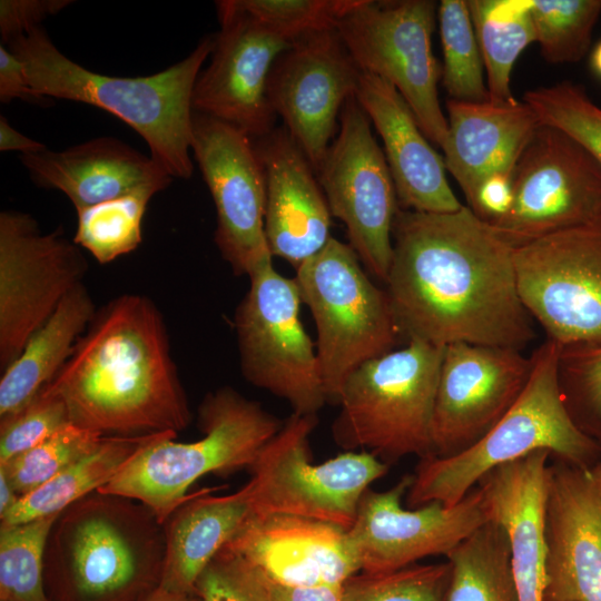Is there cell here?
<instances>
[{"instance_id": "cell-28", "label": "cell", "mask_w": 601, "mask_h": 601, "mask_svg": "<svg viewBox=\"0 0 601 601\" xmlns=\"http://www.w3.org/2000/svg\"><path fill=\"white\" fill-rule=\"evenodd\" d=\"M215 489L191 493L164 522L165 559L159 585L181 593L195 592L207 564L250 515L243 489L211 496Z\"/></svg>"}, {"instance_id": "cell-21", "label": "cell", "mask_w": 601, "mask_h": 601, "mask_svg": "<svg viewBox=\"0 0 601 601\" xmlns=\"http://www.w3.org/2000/svg\"><path fill=\"white\" fill-rule=\"evenodd\" d=\"M544 601H601V461L549 466Z\"/></svg>"}, {"instance_id": "cell-37", "label": "cell", "mask_w": 601, "mask_h": 601, "mask_svg": "<svg viewBox=\"0 0 601 601\" xmlns=\"http://www.w3.org/2000/svg\"><path fill=\"white\" fill-rule=\"evenodd\" d=\"M541 125L562 130L601 165V107L572 81L529 90L523 96Z\"/></svg>"}, {"instance_id": "cell-12", "label": "cell", "mask_w": 601, "mask_h": 601, "mask_svg": "<svg viewBox=\"0 0 601 601\" xmlns=\"http://www.w3.org/2000/svg\"><path fill=\"white\" fill-rule=\"evenodd\" d=\"M521 300L560 346L601 344V215L514 247Z\"/></svg>"}, {"instance_id": "cell-14", "label": "cell", "mask_w": 601, "mask_h": 601, "mask_svg": "<svg viewBox=\"0 0 601 601\" xmlns=\"http://www.w3.org/2000/svg\"><path fill=\"white\" fill-rule=\"evenodd\" d=\"M87 269L81 248L60 228L43 233L27 213H0L1 372L63 298L83 284Z\"/></svg>"}, {"instance_id": "cell-41", "label": "cell", "mask_w": 601, "mask_h": 601, "mask_svg": "<svg viewBox=\"0 0 601 601\" xmlns=\"http://www.w3.org/2000/svg\"><path fill=\"white\" fill-rule=\"evenodd\" d=\"M239 2L263 26L294 41L312 32L336 29L338 21L359 0H239Z\"/></svg>"}, {"instance_id": "cell-51", "label": "cell", "mask_w": 601, "mask_h": 601, "mask_svg": "<svg viewBox=\"0 0 601 601\" xmlns=\"http://www.w3.org/2000/svg\"><path fill=\"white\" fill-rule=\"evenodd\" d=\"M590 66L594 75L601 79V40L590 53Z\"/></svg>"}, {"instance_id": "cell-39", "label": "cell", "mask_w": 601, "mask_h": 601, "mask_svg": "<svg viewBox=\"0 0 601 601\" xmlns=\"http://www.w3.org/2000/svg\"><path fill=\"white\" fill-rule=\"evenodd\" d=\"M558 381L575 425L601 444V344L561 346Z\"/></svg>"}, {"instance_id": "cell-40", "label": "cell", "mask_w": 601, "mask_h": 601, "mask_svg": "<svg viewBox=\"0 0 601 601\" xmlns=\"http://www.w3.org/2000/svg\"><path fill=\"white\" fill-rule=\"evenodd\" d=\"M449 573L445 562L354 574L342 583L341 601H445Z\"/></svg>"}, {"instance_id": "cell-34", "label": "cell", "mask_w": 601, "mask_h": 601, "mask_svg": "<svg viewBox=\"0 0 601 601\" xmlns=\"http://www.w3.org/2000/svg\"><path fill=\"white\" fill-rule=\"evenodd\" d=\"M437 19L443 49L441 81L451 99L467 102L489 100L484 62L467 1L442 0Z\"/></svg>"}, {"instance_id": "cell-24", "label": "cell", "mask_w": 601, "mask_h": 601, "mask_svg": "<svg viewBox=\"0 0 601 601\" xmlns=\"http://www.w3.org/2000/svg\"><path fill=\"white\" fill-rule=\"evenodd\" d=\"M355 98L383 141L398 207L431 214L459 210L463 204L449 184L443 156L430 145L400 92L362 72Z\"/></svg>"}, {"instance_id": "cell-47", "label": "cell", "mask_w": 601, "mask_h": 601, "mask_svg": "<svg viewBox=\"0 0 601 601\" xmlns=\"http://www.w3.org/2000/svg\"><path fill=\"white\" fill-rule=\"evenodd\" d=\"M341 585H285L270 580V597L272 601H341Z\"/></svg>"}, {"instance_id": "cell-9", "label": "cell", "mask_w": 601, "mask_h": 601, "mask_svg": "<svg viewBox=\"0 0 601 601\" xmlns=\"http://www.w3.org/2000/svg\"><path fill=\"white\" fill-rule=\"evenodd\" d=\"M317 423V415L293 413L262 449L242 487L252 514L304 516L346 530L353 525L364 492L390 465L367 451L313 464L309 436Z\"/></svg>"}, {"instance_id": "cell-15", "label": "cell", "mask_w": 601, "mask_h": 601, "mask_svg": "<svg viewBox=\"0 0 601 601\" xmlns=\"http://www.w3.org/2000/svg\"><path fill=\"white\" fill-rule=\"evenodd\" d=\"M601 215V165L560 129L540 125L513 171V203L491 225L518 247Z\"/></svg>"}, {"instance_id": "cell-7", "label": "cell", "mask_w": 601, "mask_h": 601, "mask_svg": "<svg viewBox=\"0 0 601 601\" xmlns=\"http://www.w3.org/2000/svg\"><path fill=\"white\" fill-rule=\"evenodd\" d=\"M444 347L420 339L371 359L343 385L332 425L345 451L364 449L386 464L432 455L431 425Z\"/></svg>"}, {"instance_id": "cell-17", "label": "cell", "mask_w": 601, "mask_h": 601, "mask_svg": "<svg viewBox=\"0 0 601 601\" xmlns=\"http://www.w3.org/2000/svg\"><path fill=\"white\" fill-rule=\"evenodd\" d=\"M412 482L413 474H407L384 492H364L347 530L363 572H390L425 556H446L491 520L477 485L453 506L434 501L406 510L401 502Z\"/></svg>"}, {"instance_id": "cell-32", "label": "cell", "mask_w": 601, "mask_h": 601, "mask_svg": "<svg viewBox=\"0 0 601 601\" xmlns=\"http://www.w3.org/2000/svg\"><path fill=\"white\" fill-rule=\"evenodd\" d=\"M532 0H469L467 6L482 53L489 100L511 102L512 68L521 52L536 42Z\"/></svg>"}, {"instance_id": "cell-31", "label": "cell", "mask_w": 601, "mask_h": 601, "mask_svg": "<svg viewBox=\"0 0 601 601\" xmlns=\"http://www.w3.org/2000/svg\"><path fill=\"white\" fill-rule=\"evenodd\" d=\"M445 601H519L505 529L490 520L446 555Z\"/></svg>"}, {"instance_id": "cell-42", "label": "cell", "mask_w": 601, "mask_h": 601, "mask_svg": "<svg viewBox=\"0 0 601 601\" xmlns=\"http://www.w3.org/2000/svg\"><path fill=\"white\" fill-rule=\"evenodd\" d=\"M195 592L201 601H272L266 574L225 546L198 577Z\"/></svg>"}, {"instance_id": "cell-3", "label": "cell", "mask_w": 601, "mask_h": 601, "mask_svg": "<svg viewBox=\"0 0 601 601\" xmlns=\"http://www.w3.org/2000/svg\"><path fill=\"white\" fill-rule=\"evenodd\" d=\"M4 46L21 60L38 93L88 104L115 115L140 135L152 159L170 177H191L193 90L211 53L214 36L203 38L179 62L144 77L91 71L65 56L42 27Z\"/></svg>"}, {"instance_id": "cell-25", "label": "cell", "mask_w": 601, "mask_h": 601, "mask_svg": "<svg viewBox=\"0 0 601 601\" xmlns=\"http://www.w3.org/2000/svg\"><path fill=\"white\" fill-rule=\"evenodd\" d=\"M550 457L548 451L533 452L493 469L477 483L491 520L508 533L519 601H544Z\"/></svg>"}, {"instance_id": "cell-4", "label": "cell", "mask_w": 601, "mask_h": 601, "mask_svg": "<svg viewBox=\"0 0 601 601\" xmlns=\"http://www.w3.org/2000/svg\"><path fill=\"white\" fill-rule=\"evenodd\" d=\"M164 559V525L149 508L95 491L56 519L45 583L62 601H139L159 585Z\"/></svg>"}, {"instance_id": "cell-44", "label": "cell", "mask_w": 601, "mask_h": 601, "mask_svg": "<svg viewBox=\"0 0 601 601\" xmlns=\"http://www.w3.org/2000/svg\"><path fill=\"white\" fill-rule=\"evenodd\" d=\"M73 3L71 0H1V43L41 27V22Z\"/></svg>"}, {"instance_id": "cell-16", "label": "cell", "mask_w": 601, "mask_h": 601, "mask_svg": "<svg viewBox=\"0 0 601 601\" xmlns=\"http://www.w3.org/2000/svg\"><path fill=\"white\" fill-rule=\"evenodd\" d=\"M191 151L216 209L214 239L237 276L273 262L266 234V180L252 138L194 111Z\"/></svg>"}, {"instance_id": "cell-13", "label": "cell", "mask_w": 601, "mask_h": 601, "mask_svg": "<svg viewBox=\"0 0 601 601\" xmlns=\"http://www.w3.org/2000/svg\"><path fill=\"white\" fill-rule=\"evenodd\" d=\"M316 173L331 215L345 225L348 245L366 272L385 284L400 207L384 151L355 97L345 102L337 136Z\"/></svg>"}, {"instance_id": "cell-35", "label": "cell", "mask_w": 601, "mask_h": 601, "mask_svg": "<svg viewBox=\"0 0 601 601\" xmlns=\"http://www.w3.org/2000/svg\"><path fill=\"white\" fill-rule=\"evenodd\" d=\"M58 515L0 525V601H50L45 552Z\"/></svg>"}, {"instance_id": "cell-22", "label": "cell", "mask_w": 601, "mask_h": 601, "mask_svg": "<svg viewBox=\"0 0 601 601\" xmlns=\"http://www.w3.org/2000/svg\"><path fill=\"white\" fill-rule=\"evenodd\" d=\"M225 548L285 585H341L362 570L347 530L288 514H252Z\"/></svg>"}, {"instance_id": "cell-50", "label": "cell", "mask_w": 601, "mask_h": 601, "mask_svg": "<svg viewBox=\"0 0 601 601\" xmlns=\"http://www.w3.org/2000/svg\"><path fill=\"white\" fill-rule=\"evenodd\" d=\"M19 499L6 473L0 469V519L16 505Z\"/></svg>"}, {"instance_id": "cell-38", "label": "cell", "mask_w": 601, "mask_h": 601, "mask_svg": "<svg viewBox=\"0 0 601 601\" xmlns=\"http://www.w3.org/2000/svg\"><path fill=\"white\" fill-rule=\"evenodd\" d=\"M104 436L71 422L35 447L0 464L21 497L90 452Z\"/></svg>"}, {"instance_id": "cell-48", "label": "cell", "mask_w": 601, "mask_h": 601, "mask_svg": "<svg viewBox=\"0 0 601 601\" xmlns=\"http://www.w3.org/2000/svg\"><path fill=\"white\" fill-rule=\"evenodd\" d=\"M47 147L29 138L17 129H14L4 116H0V150L1 151H20L24 154L39 152Z\"/></svg>"}, {"instance_id": "cell-11", "label": "cell", "mask_w": 601, "mask_h": 601, "mask_svg": "<svg viewBox=\"0 0 601 601\" xmlns=\"http://www.w3.org/2000/svg\"><path fill=\"white\" fill-rule=\"evenodd\" d=\"M436 16L432 0H359L336 31L359 70L391 83L442 148L449 124L437 91L442 67L432 51Z\"/></svg>"}, {"instance_id": "cell-36", "label": "cell", "mask_w": 601, "mask_h": 601, "mask_svg": "<svg viewBox=\"0 0 601 601\" xmlns=\"http://www.w3.org/2000/svg\"><path fill=\"white\" fill-rule=\"evenodd\" d=\"M536 42L550 63L578 62L588 53L601 0H532Z\"/></svg>"}, {"instance_id": "cell-8", "label": "cell", "mask_w": 601, "mask_h": 601, "mask_svg": "<svg viewBox=\"0 0 601 601\" xmlns=\"http://www.w3.org/2000/svg\"><path fill=\"white\" fill-rule=\"evenodd\" d=\"M361 264L348 244L332 237L294 277L315 323L326 398L335 404L347 377L393 351L402 337L386 289Z\"/></svg>"}, {"instance_id": "cell-27", "label": "cell", "mask_w": 601, "mask_h": 601, "mask_svg": "<svg viewBox=\"0 0 601 601\" xmlns=\"http://www.w3.org/2000/svg\"><path fill=\"white\" fill-rule=\"evenodd\" d=\"M449 130L442 146L446 170L462 189L467 207L490 176L513 177L515 166L541 125L525 101L495 104L449 99Z\"/></svg>"}, {"instance_id": "cell-46", "label": "cell", "mask_w": 601, "mask_h": 601, "mask_svg": "<svg viewBox=\"0 0 601 601\" xmlns=\"http://www.w3.org/2000/svg\"><path fill=\"white\" fill-rule=\"evenodd\" d=\"M30 104L48 105L51 99L38 93L30 85L23 63L4 45H0V101L9 104L13 99Z\"/></svg>"}, {"instance_id": "cell-43", "label": "cell", "mask_w": 601, "mask_h": 601, "mask_svg": "<svg viewBox=\"0 0 601 601\" xmlns=\"http://www.w3.org/2000/svg\"><path fill=\"white\" fill-rule=\"evenodd\" d=\"M69 422L63 401L43 388L22 408L0 417V464L40 444Z\"/></svg>"}, {"instance_id": "cell-10", "label": "cell", "mask_w": 601, "mask_h": 601, "mask_svg": "<svg viewBox=\"0 0 601 601\" xmlns=\"http://www.w3.org/2000/svg\"><path fill=\"white\" fill-rule=\"evenodd\" d=\"M249 280L234 315L243 376L287 401L293 413L317 415L327 398L316 345L300 319L295 279L280 275L272 262Z\"/></svg>"}, {"instance_id": "cell-5", "label": "cell", "mask_w": 601, "mask_h": 601, "mask_svg": "<svg viewBox=\"0 0 601 601\" xmlns=\"http://www.w3.org/2000/svg\"><path fill=\"white\" fill-rule=\"evenodd\" d=\"M560 349L546 339L533 352L525 387L481 440L452 456L420 460L406 493L411 509L434 501L453 506L493 469L540 450L574 466L601 461V444L575 425L565 407L558 381Z\"/></svg>"}, {"instance_id": "cell-18", "label": "cell", "mask_w": 601, "mask_h": 601, "mask_svg": "<svg viewBox=\"0 0 601 601\" xmlns=\"http://www.w3.org/2000/svg\"><path fill=\"white\" fill-rule=\"evenodd\" d=\"M219 31L214 36L209 65L193 90V110L262 138L273 131L276 114L267 85L272 68L293 41L273 32L240 4L216 2Z\"/></svg>"}, {"instance_id": "cell-1", "label": "cell", "mask_w": 601, "mask_h": 601, "mask_svg": "<svg viewBox=\"0 0 601 601\" xmlns=\"http://www.w3.org/2000/svg\"><path fill=\"white\" fill-rule=\"evenodd\" d=\"M385 280L402 337L522 351L535 336L513 250L463 205L445 214L398 209Z\"/></svg>"}, {"instance_id": "cell-2", "label": "cell", "mask_w": 601, "mask_h": 601, "mask_svg": "<svg viewBox=\"0 0 601 601\" xmlns=\"http://www.w3.org/2000/svg\"><path fill=\"white\" fill-rule=\"evenodd\" d=\"M45 388L63 401L71 423L102 436L178 433L191 421L164 317L140 294L97 309Z\"/></svg>"}, {"instance_id": "cell-45", "label": "cell", "mask_w": 601, "mask_h": 601, "mask_svg": "<svg viewBox=\"0 0 601 601\" xmlns=\"http://www.w3.org/2000/svg\"><path fill=\"white\" fill-rule=\"evenodd\" d=\"M513 203V177L496 174L479 187L469 208L480 219L493 225L508 214Z\"/></svg>"}, {"instance_id": "cell-30", "label": "cell", "mask_w": 601, "mask_h": 601, "mask_svg": "<svg viewBox=\"0 0 601 601\" xmlns=\"http://www.w3.org/2000/svg\"><path fill=\"white\" fill-rule=\"evenodd\" d=\"M170 433L175 432L104 436L90 452L21 496L1 518V524L23 523L60 514L69 505L105 486L145 446Z\"/></svg>"}, {"instance_id": "cell-26", "label": "cell", "mask_w": 601, "mask_h": 601, "mask_svg": "<svg viewBox=\"0 0 601 601\" xmlns=\"http://www.w3.org/2000/svg\"><path fill=\"white\" fill-rule=\"evenodd\" d=\"M20 159L35 184L63 193L76 211L147 186L165 189L173 181L151 156L114 137H98L60 151L47 148Z\"/></svg>"}, {"instance_id": "cell-33", "label": "cell", "mask_w": 601, "mask_h": 601, "mask_svg": "<svg viewBox=\"0 0 601 601\" xmlns=\"http://www.w3.org/2000/svg\"><path fill=\"white\" fill-rule=\"evenodd\" d=\"M162 190L147 186L77 213L73 242L98 263L108 264L131 253L141 243V223L154 195Z\"/></svg>"}, {"instance_id": "cell-23", "label": "cell", "mask_w": 601, "mask_h": 601, "mask_svg": "<svg viewBox=\"0 0 601 601\" xmlns=\"http://www.w3.org/2000/svg\"><path fill=\"white\" fill-rule=\"evenodd\" d=\"M254 145L266 180L265 234L270 253L297 268L332 238L324 191L285 127Z\"/></svg>"}, {"instance_id": "cell-6", "label": "cell", "mask_w": 601, "mask_h": 601, "mask_svg": "<svg viewBox=\"0 0 601 601\" xmlns=\"http://www.w3.org/2000/svg\"><path fill=\"white\" fill-rule=\"evenodd\" d=\"M197 425L200 439L176 442L177 434L170 433L154 441L98 492L134 499L164 524L201 476L248 470L283 423L259 403L224 386L205 395Z\"/></svg>"}, {"instance_id": "cell-20", "label": "cell", "mask_w": 601, "mask_h": 601, "mask_svg": "<svg viewBox=\"0 0 601 601\" xmlns=\"http://www.w3.org/2000/svg\"><path fill=\"white\" fill-rule=\"evenodd\" d=\"M531 368V356L519 349L445 346L431 425L432 455L452 456L481 440L515 403Z\"/></svg>"}, {"instance_id": "cell-49", "label": "cell", "mask_w": 601, "mask_h": 601, "mask_svg": "<svg viewBox=\"0 0 601 601\" xmlns=\"http://www.w3.org/2000/svg\"><path fill=\"white\" fill-rule=\"evenodd\" d=\"M139 601H201L196 592L181 593L157 585Z\"/></svg>"}, {"instance_id": "cell-29", "label": "cell", "mask_w": 601, "mask_h": 601, "mask_svg": "<svg viewBox=\"0 0 601 601\" xmlns=\"http://www.w3.org/2000/svg\"><path fill=\"white\" fill-rule=\"evenodd\" d=\"M97 308L85 284L68 294L50 318L2 371L0 417L31 402L63 367Z\"/></svg>"}, {"instance_id": "cell-19", "label": "cell", "mask_w": 601, "mask_h": 601, "mask_svg": "<svg viewBox=\"0 0 601 601\" xmlns=\"http://www.w3.org/2000/svg\"><path fill=\"white\" fill-rule=\"evenodd\" d=\"M361 75L336 29L297 38L272 68L270 106L315 171L333 142L345 102L356 95Z\"/></svg>"}]
</instances>
